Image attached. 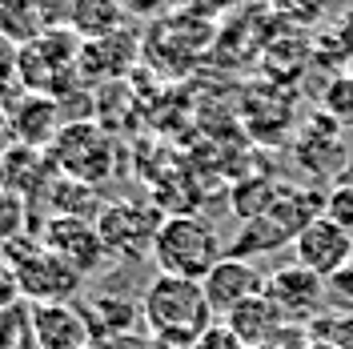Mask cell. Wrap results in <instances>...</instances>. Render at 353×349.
Returning <instances> with one entry per match:
<instances>
[{
	"mask_svg": "<svg viewBox=\"0 0 353 349\" xmlns=\"http://www.w3.org/2000/svg\"><path fill=\"white\" fill-rule=\"evenodd\" d=\"M44 201L52 205V217H85V221H97L101 213V193L97 185H85V181H72V177H61L52 173V181L44 185Z\"/></svg>",
	"mask_w": 353,
	"mask_h": 349,
	"instance_id": "obj_15",
	"label": "cell"
},
{
	"mask_svg": "<svg viewBox=\"0 0 353 349\" xmlns=\"http://www.w3.org/2000/svg\"><path fill=\"white\" fill-rule=\"evenodd\" d=\"M309 349H333V346H317V341H313V346H309Z\"/></svg>",
	"mask_w": 353,
	"mask_h": 349,
	"instance_id": "obj_26",
	"label": "cell"
},
{
	"mask_svg": "<svg viewBox=\"0 0 353 349\" xmlns=\"http://www.w3.org/2000/svg\"><path fill=\"white\" fill-rule=\"evenodd\" d=\"M325 217L341 225L345 233H353V181H341L325 193Z\"/></svg>",
	"mask_w": 353,
	"mask_h": 349,
	"instance_id": "obj_21",
	"label": "cell"
},
{
	"mask_svg": "<svg viewBox=\"0 0 353 349\" xmlns=\"http://www.w3.org/2000/svg\"><path fill=\"white\" fill-rule=\"evenodd\" d=\"M28 309H32L37 349H88L92 337H97L85 309L77 301H48V306H28Z\"/></svg>",
	"mask_w": 353,
	"mask_h": 349,
	"instance_id": "obj_10",
	"label": "cell"
},
{
	"mask_svg": "<svg viewBox=\"0 0 353 349\" xmlns=\"http://www.w3.org/2000/svg\"><path fill=\"white\" fill-rule=\"evenodd\" d=\"M8 117H12V132H17V145H28V149H41L48 153V145L61 137L65 129V109L57 97H44V92H21L12 105H8Z\"/></svg>",
	"mask_w": 353,
	"mask_h": 349,
	"instance_id": "obj_11",
	"label": "cell"
},
{
	"mask_svg": "<svg viewBox=\"0 0 353 349\" xmlns=\"http://www.w3.org/2000/svg\"><path fill=\"white\" fill-rule=\"evenodd\" d=\"M41 245L48 253H57L68 269H77L81 277H92L101 273L105 265L112 261L105 241H101V229L97 221H85V217H48L41 225Z\"/></svg>",
	"mask_w": 353,
	"mask_h": 349,
	"instance_id": "obj_6",
	"label": "cell"
},
{
	"mask_svg": "<svg viewBox=\"0 0 353 349\" xmlns=\"http://www.w3.org/2000/svg\"><path fill=\"white\" fill-rule=\"evenodd\" d=\"M17 301H24L21 289H17V273H12V265L4 261V253H0V309L17 306Z\"/></svg>",
	"mask_w": 353,
	"mask_h": 349,
	"instance_id": "obj_24",
	"label": "cell"
},
{
	"mask_svg": "<svg viewBox=\"0 0 353 349\" xmlns=\"http://www.w3.org/2000/svg\"><path fill=\"white\" fill-rule=\"evenodd\" d=\"M141 57V37L137 28H125V32H112L105 41H85L81 44V61H77V72L81 77H92V81H105V77H125Z\"/></svg>",
	"mask_w": 353,
	"mask_h": 349,
	"instance_id": "obj_12",
	"label": "cell"
},
{
	"mask_svg": "<svg viewBox=\"0 0 353 349\" xmlns=\"http://www.w3.org/2000/svg\"><path fill=\"white\" fill-rule=\"evenodd\" d=\"M350 265H353V261H350Z\"/></svg>",
	"mask_w": 353,
	"mask_h": 349,
	"instance_id": "obj_27",
	"label": "cell"
},
{
	"mask_svg": "<svg viewBox=\"0 0 353 349\" xmlns=\"http://www.w3.org/2000/svg\"><path fill=\"white\" fill-rule=\"evenodd\" d=\"M48 161L52 173L85 181V185H101L112 177L117 165V141H112L101 121H68L61 137L48 145Z\"/></svg>",
	"mask_w": 353,
	"mask_h": 349,
	"instance_id": "obj_5",
	"label": "cell"
},
{
	"mask_svg": "<svg viewBox=\"0 0 353 349\" xmlns=\"http://www.w3.org/2000/svg\"><path fill=\"white\" fill-rule=\"evenodd\" d=\"M309 337L317 346H333V349H353V309H325L321 317L309 321Z\"/></svg>",
	"mask_w": 353,
	"mask_h": 349,
	"instance_id": "obj_17",
	"label": "cell"
},
{
	"mask_svg": "<svg viewBox=\"0 0 353 349\" xmlns=\"http://www.w3.org/2000/svg\"><path fill=\"white\" fill-rule=\"evenodd\" d=\"M17 149V132H12V117H8V109L0 105V157H8Z\"/></svg>",
	"mask_w": 353,
	"mask_h": 349,
	"instance_id": "obj_25",
	"label": "cell"
},
{
	"mask_svg": "<svg viewBox=\"0 0 353 349\" xmlns=\"http://www.w3.org/2000/svg\"><path fill=\"white\" fill-rule=\"evenodd\" d=\"M265 277H269V273H261V269L249 261V257L225 253V257H221V261L205 273V281H201V285H205V297H209L213 313H217V317H225V313H233L241 301H249V297L265 293Z\"/></svg>",
	"mask_w": 353,
	"mask_h": 349,
	"instance_id": "obj_9",
	"label": "cell"
},
{
	"mask_svg": "<svg viewBox=\"0 0 353 349\" xmlns=\"http://www.w3.org/2000/svg\"><path fill=\"white\" fill-rule=\"evenodd\" d=\"M225 257L213 221L197 213H169L153 245V265L165 277H185V281H205V273Z\"/></svg>",
	"mask_w": 353,
	"mask_h": 349,
	"instance_id": "obj_2",
	"label": "cell"
},
{
	"mask_svg": "<svg viewBox=\"0 0 353 349\" xmlns=\"http://www.w3.org/2000/svg\"><path fill=\"white\" fill-rule=\"evenodd\" d=\"M221 326L229 329L245 349H261L269 337H277V333L285 326H293V321H285V313L277 309V301H273L269 293H257V297L241 301L233 313H225Z\"/></svg>",
	"mask_w": 353,
	"mask_h": 349,
	"instance_id": "obj_13",
	"label": "cell"
},
{
	"mask_svg": "<svg viewBox=\"0 0 353 349\" xmlns=\"http://www.w3.org/2000/svg\"><path fill=\"white\" fill-rule=\"evenodd\" d=\"M129 24V4L125 0H77L72 12V32L81 41H105L112 32H125Z\"/></svg>",
	"mask_w": 353,
	"mask_h": 349,
	"instance_id": "obj_14",
	"label": "cell"
},
{
	"mask_svg": "<svg viewBox=\"0 0 353 349\" xmlns=\"http://www.w3.org/2000/svg\"><path fill=\"white\" fill-rule=\"evenodd\" d=\"M37 349L32 341V309L28 301H17V306L0 309V349Z\"/></svg>",
	"mask_w": 353,
	"mask_h": 349,
	"instance_id": "obj_18",
	"label": "cell"
},
{
	"mask_svg": "<svg viewBox=\"0 0 353 349\" xmlns=\"http://www.w3.org/2000/svg\"><path fill=\"white\" fill-rule=\"evenodd\" d=\"M141 317L153 333V346L161 349H193L205 329L217 326L205 285L185 281V277H165V273H157L149 281L141 297Z\"/></svg>",
	"mask_w": 353,
	"mask_h": 349,
	"instance_id": "obj_1",
	"label": "cell"
},
{
	"mask_svg": "<svg viewBox=\"0 0 353 349\" xmlns=\"http://www.w3.org/2000/svg\"><path fill=\"white\" fill-rule=\"evenodd\" d=\"M44 32L41 12L32 0H0V37L12 44H28Z\"/></svg>",
	"mask_w": 353,
	"mask_h": 349,
	"instance_id": "obj_16",
	"label": "cell"
},
{
	"mask_svg": "<svg viewBox=\"0 0 353 349\" xmlns=\"http://www.w3.org/2000/svg\"><path fill=\"white\" fill-rule=\"evenodd\" d=\"M325 112L337 125H353V77H337L325 88Z\"/></svg>",
	"mask_w": 353,
	"mask_h": 349,
	"instance_id": "obj_20",
	"label": "cell"
},
{
	"mask_svg": "<svg viewBox=\"0 0 353 349\" xmlns=\"http://www.w3.org/2000/svg\"><path fill=\"white\" fill-rule=\"evenodd\" d=\"M28 233V201L0 185V253Z\"/></svg>",
	"mask_w": 353,
	"mask_h": 349,
	"instance_id": "obj_19",
	"label": "cell"
},
{
	"mask_svg": "<svg viewBox=\"0 0 353 349\" xmlns=\"http://www.w3.org/2000/svg\"><path fill=\"white\" fill-rule=\"evenodd\" d=\"M37 12H41L44 32H57V28H72V12H77V0H32Z\"/></svg>",
	"mask_w": 353,
	"mask_h": 349,
	"instance_id": "obj_22",
	"label": "cell"
},
{
	"mask_svg": "<svg viewBox=\"0 0 353 349\" xmlns=\"http://www.w3.org/2000/svg\"><path fill=\"white\" fill-rule=\"evenodd\" d=\"M4 261L17 273V289L28 306H48V301H77L81 293V273L68 269L57 253H48L37 233H24L4 249Z\"/></svg>",
	"mask_w": 353,
	"mask_h": 349,
	"instance_id": "obj_3",
	"label": "cell"
},
{
	"mask_svg": "<svg viewBox=\"0 0 353 349\" xmlns=\"http://www.w3.org/2000/svg\"><path fill=\"white\" fill-rule=\"evenodd\" d=\"M165 217L169 213H161L153 201L117 197V201L101 205L97 229H101V241H105L112 261H141V257H153V245Z\"/></svg>",
	"mask_w": 353,
	"mask_h": 349,
	"instance_id": "obj_4",
	"label": "cell"
},
{
	"mask_svg": "<svg viewBox=\"0 0 353 349\" xmlns=\"http://www.w3.org/2000/svg\"><path fill=\"white\" fill-rule=\"evenodd\" d=\"M193 349H245V346H241V341H237V337H233V333H229V329H225V326L217 321V326H209L205 333H201V341H197Z\"/></svg>",
	"mask_w": 353,
	"mask_h": 349,
	"instance_id": "obj_23",
	"label": "cell"
},
{
	"mask_svg": "<svg viewBox=\"0 0 353 349\" xmlns=\"http://www.w3.org/2000/svg\"><path fill=\"white\" fill-rule=\"evenodd\" d=\"M293 261L330 281V277H337L353 261V233H345L341 225H333L321 213V217L309 221L305 229L293 237Z\"/></svg>",
	"mask_w": 353,
	"mask_h": 349,
	"instance_id": "obj_8",
	"label": "cell"
},
{
	"mask_svg": "<svg viewBox=\"0 0 353 349\" xmlns=\"http://www.w3.org/2000/svg\"><path fill=\"white\" fill-rule=\"evenodd\" d=\"M265 293L277 301V309L285 313V321L293 326H309L313 317L325 313V297H330V281L317 277L313 269L297 261L277 265L269 277H265Z\"/></svg>",
	"mask_w": 353,
	"mask_h": 349,
	"instance_id": "obj_7",
	"label": "cell"
}]
</instances>
